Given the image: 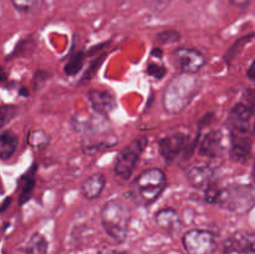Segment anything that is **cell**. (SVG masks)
Instances as JSON below:
<instances>
[{
  "label": "cell",
  "instance_id": "22",
  "mask_svg": "<svg viewBox=\"0 0 255 254\" xmlns=\"http://www.w3.org/2000/svg\"><path fill=\"white\" fill-rule=\"evenodd\" d=\"M27 143L34 148H44L50 143V138L42 129H32L27 134Z\"/></svg>",
  "mask_w": 255,
  "mask_h": 254
},
{
  "label": "cell",
  "instance_id": "21",
  "mask_svg": "<svg viewBox=\"0 0 255 254\" xmlns=\"http://www.w3.org/2000/svg\"><path fill=\"white\" fill-rule=\"evenodd\" d=\"M49 243L42 234L34 233L29 239L26 247V254H47Z\"/></svg>",
  "mask_w": 255,
  "mask_h": 254
},
{
  "label": "cell",
  "instance_id": "12",
  "mask_svg": "<svg viewBox=\"0 0 255 254\" xmlns=\"http://www.w3.org/2000/svg\"><path fill=\"white\" fill-rule=\"evenodd\" d=\"M199 153L208 158H218L224 152L223 133L218 129H212L202 137L199 142Z\"/></svg>",
  "mask_w": 255,
  "mask_h": 254
},
{
  "label": "cell",
  "instance_id": "34",
  "mask_svg": "<svg viewBox=\"0 0 255 254\" xmlns=\"http://www.w3.org/2000/svg\"><path fill=\"white\" fill-rule=\"evenodd\" d=\"M252 181H253L254 188H255V162H254V166H253V172H252Z\"/></svg>",
  "mask_w": 255,
  "mask_h": 254
},
{
  "label": "cell",
  "instance_id": "17",
  "mask_svg": "<svg viewBox=\"0 0 255 254\" xmlns=\"http://www.w3.org/2000/svg\"><path fill=\"white\" fill-rule=\"evenodd\" d=\"M105 184H106V178H105L104 174L94 173L85 179L84 183L81 184L80 192H81L84 198L89 199V201H94V199H97L101 196Z\"/></svg>",
  "mask_w": 255,
  "mask_h": 254
},
{
  "label": "cell",
  "instance_id": "14",
  "mask_svg": "<svg viewBox=\"0 0 255 254\" xmlns=\"http://www.w3.org/2000/svg\"><path fill=\"white\" fill-rule=\"evenodd\" d=\"M117 143H119V138L116 136H107V134H105L104 137H100V139L96 136H86L82 139L81 147L82 152L85 154L92 156V154L105 151V149L111 148V147L116 146Z\"/></svg>",
  "mask_w": 255,
  "mask_h": 254
},
{
  "label": "cell",
  "instance_id": "28",
  "mask_svg": "<svg viewBox=\"0 0 255 254\" xmlns=\"http://www.w3.org/2000/svg\"><path fill=\"white\" fill-rule=\"evenodd\" d=\"M15 111H16V109H15V106H9V105H4V106L1 107V125L2 126H5L6 125V122L9 121L10 119H11L12 116H14Z\"/></svg>",
  "mask_w": 255,
  "mask_h": 254
},
{
  "label": "cell",
  "instance_id": "11",
  "mask_svg": "<svg viewBox=\"0 0 255 254\" xmlns=\"http://www.w3.org/2000/svg\"><path fill=\"white\" fill-rule=\"evenodd\" d=\"M177 67L186 74H197L206 65V57L193 47H179L173 52Z\"/></svg>",
  "mask_w": 255,
  "mask_h": 254
},
{
  "label": "cell",
  "instance_id": "3",
  "mask_svg": "<svg viewBox=\"0 0 255 254\" xmlns=\"http://www.w3.org/2000/svg\"><path fill=\"white\" fill-rule=\"evenodd\" d=\"M167 186L166 174L157 167L142 172L132 186L131 197L134 203L148 206L156 202Z\"/></svg>",
  "mask_w": 255,
  "mask_h": 254
},
{
  "label": "cell",
  "instance_id": "32",
  "mask_svg": "<svg viewBox=\"0 0 255 254\" xmlns=\"http://www.w3.org/2000/svg\"><path fill=\"white\" fill-rule=\"evenodd\" d=\"M152 56L156 57V59H162L163 57V51H162V49H159V47H154L153 50H152Z\"/></svg>",
  "mask_w": 255,
  "mask_h": 254
},
{
  "label": "cell",
  "instance_id": "35",
  "mask_svg": "<svg viewBox=\"0 0 255 254\" xmlns=\"http://www.w3.org/2000/svg\"><path fill=\"white\" fill-rule=\"evenodd\" d=\"M20 94H22V95H24V96H27V94H29V92H27L25 89H22L21 91H20Z\"/></svg>",
  "mask_w": 255,
  "mask_h": 254
},
{
  "label": "cell",
  "instance_id": "15",
  "mask_svg": "<svg viewBox=\"0 0 255 254\" xmlns=\"http://www.w3.org/2000/svg\"><path fill=\"white\" fill-rule=\"evenodd\" d=\"M187 179L194 188H204L213 183L214 169L209 166H193L187 169Z\"/></svg>",
  "mask_w": 255,
  "mask_h": 254
},
{
  "label": "cell",
  "instance_id": "9",
  "mask_svg": "<svg viewBox=\"0 0 255 254\" xmlns=\"http://www.w3.org/2000/svg\"><path fill=\"white\" fill-rule=\"evenodd\" d=\"M255 114V90L248 89L243 97L232 107L229 112V126H251V120Z\"/></svg>",
  "mask_w": 255,
  "mask_h": 254
},
{
  "label": "cell",
  "instance_id": "1",
  "mask_svg": "<svg viewBox=\"0 0 255 254\" xmlns=\"http://www.w3.org/2000/svg\"><path fill=\"white\" fill-rule=\"evenodd\" d=\"M201 90V82L193 74L181 72L167 85L163 92V107L166 112L176 115L186 110Z\"/></svg>",
  "mask_w": 255,
  "mask_h": 254
},
{
  "label": "cell",
  "instance_id": "26",
  "mask_svg": "<svg viewBox=\"0 0 255 254\" xmlns=\"http://www.w3.org/2000/svg\"><path fill=\"white\" fill-rule=\"evenodd\" d=\"M157 40L162 44H174L181 40V34L176 30H164L157 35Z\"/></svg>",
  "mask_w": 255,
  "mask_h": 254
},
{
  "label": "cell",
  "instance_id": "10",
  "mask_svg": "<svg viewBox=\"0 0 255 254\" xmlns=\"http://www.w3.org/2000/svg\"><path fill=\"white\" fill-rule=\"evenodd\" d=\"M72 128L79 133L85 136H97L109 132L110 125L107 117L97 114L95 116H84V115H75L71 120Z\"/></svg>",
  "mask_w": 255,
  "mask_h": 254
},
{
  "label": "cell",
  "instance_id": "33",
  "mask_svg": "<svg viewBox=\"0 0 255 254\" xmlns=\"http://www.w3.org/2000/svg\"><path fill=\"white\" fill-rule=\"evenodd\" d=\"M9 202H11V199H10V198L5 199V202H4V203H2V212H4L5 209L7 208V203H9Z\"/></svg>",
  "mask_w": 255,
  "mask_h": 254
},
{
  "label": "cell",
  "instance_id": "24",
  "mask_svg": "<svg viewBox=\"0 0 255 254\" xmlns=\"http://www.w3.org/2000/svg\"><path fill=\"white\" fill-rule=\"evenodd\" d=\"M255 36V32H253V34H249V35H246V36L241 37V39L237 40L236 42H234L233 45H232L231 47H229V50L227 51V54L224 55V59H226V62L227 64H231L232 60L234 59V57L238 55V52L241 51L242 49H243L244 45L247 44V42L251 41L252 39Z\"/></svg>",
  "mask_w": 255,
  "mask_h": 254
},
{
  "label": "cell",
  "instance_id": "18",
  "mask_svg": "<svg viewBox=\"0 0 255 254\" xmlns=\"http://www.w3.org/2000/svg\"><path fill=\"white\" fill-rule=\"evenodd\" d=\"M252 237H253V234L244 233V232L234 233L224 243L223 253L222 254H244L249 243H251Z\"/></svg>",
  "mask_w": 255,
  "mask_h": 254
},
{
  "label": "cell",
  "instance_id": "2",
  "mask_svg": "<svg viewBox=\"0 0 255 254\" xmlns=\"http://www.w3.org/2000/svg\"><path fill=\"white\" fill-rule=\"evenodd\" d=\"M100 219L107 236L119 243L126 241L131 222V209L126 202L119 198L106 202L100 212Z\"/></svg>",
  "mask_w": 255,
  "mask_h": 254
},
{
  "label": "cell",
  "instance_id": "19",
  "mask_svg": "<svg viewBox=\"0 0 255 254\" xmlns=\"http://www.w3.org/2000/svg\"><path fill=\"white\" fill-rule=\"evenodd\" d=\"M36 164H32L31 168L22 174L19 181V204L26 203L31 198L32 191L35 187V173H36Z\"/></svg>",
  "mask_w": 255,
  "mask_h": 254
},
{
  "label": "cell",
  "instance_id": "27",
  "mask_svg": "<svg viewBox=\"0 0 255 254\" xmlns=\"http://www.w3.org/2000/svg\"><path fill=\"white\" fill-rule=\"evenodd\" d=\"M147 72L156 80H162L166 76L167 69L163 65L156 64V62H149V64L147 65Z\"/></svg>",
  "mask_w": 255,
  "mask_h": 254
},
{
  "label": "cell",
  "instance_id": "4",
  "mask_svg": "<svg viewBox=\"0 0 255 254\" xmlns=\"http://www.w3.org/2000/svg\"><path fill=\"white\" fill-rule=\"evenodd\" d=\"M254 192L248 186H229L219 191L216 204L233 212L248 211L254 203Z\"/></svg>",
  "mask_w": 255,
  "mask_h": 254
},
{
  "label": "cell",
  "instance_id": "29",
  "mask_svg": "<svg viewBox=\"0 0 255 254\" xmlns=\"http://www.w3.org/2000/svg\"><path fill=\"white\" fill-rule=\"evenodd\" d=\"M105 56H106V55H102V56H100L99 59H97V60H95V61L92 62L91 67H90V69H89V71H87L86 74L84 75V79H82V81H81V82H84L85 80H89V79H91V76H92V75L95 74V71H96V70H97V67H99L100 65H101V62L104 61V60H105Z\"/></svg>",
  "mask_w": 255,
  "mask_h": 254
},
{
  "label": "cell",
  "instance_id": "7",
  "mask_svg": "<svg viewBox=\"0 0 255 254\" xmlns=\"http://www.w3.org/2000/svg\"><path fill=\"white\" fill-rule=\"evenodd\" d=\"M196 144H191V137L186 133H173L169 136L162 137L158 141V149L161 156L167 163H172L179 158L181 154L188 156L189 149H193Z\"/></svg>",
  "mask_w": 255,
  "mask_h": 254
},
{
  "label": "cell",
  "instance_id": "5",
  "mask_svg": "<svg viewBox=\"0 0 255 254\" xmlns=\"http://www.w3.org/2000/svg\"><path fill=\"white\" fill-rule=\"evenodd\" d=\"M147 143H148L147 137L142 136L134 139L132 143H129L128 146H126L120 152L116 163H115V173L117 177L122 179H129L139 158H141L142 152L146 148Z\"/></svg>",
  "mask_w": 255,
  "mask_h": 254
},
{
  "label": "cell",
  "instance_id": "31",
  "mask_svg": "<svg viewBox=\"0 0 255 254\" xmlns=\"http://www.w3.org/2000/svg\"><path fill=\"white\" fill-rule=\"evenodd\" d=\"M244 254H255V234H253V237H252L251 243H249L248 248H247Z\"/></svg>",
  "mask_w": 255,
  "mask_h": 254
},
{
  "label": "cell",
  "instance_id": "23",
  "mask_svg": "<svg viewBox=\"0 0 255 254\" xmlns=\"http://www.w3.org/2000/svg\"><path fill=\"white\" fill-rule=\"evenodd\" d=\"M84 59L85 57L82 51L70 55L69 61L65 65V74H66L67 76H75V75L81 70L82 64H84Z\"/></svg>",
  "mask_w": 255,
  "mask_h": 254
},
{
  "label": "cell",
  "instance_id": "13",
  "mask_svg": "<svg viewBox=\"0 0 255 254\" xmlns=\"http://www.w3.org/2000/svg\"><path fill=\"white\" fill-rule=\"evenodd\" d=\"M89 100L94 111L105 117H109V115L116 109L115 95L107 90H90Z\"/></svg>",
  "mask_w": 255,
  "mask_h": 254
},
{
  "label": "cell",
  "instance_id": "6",
  "mask_svg": "<svg viewBox=\"0 0 255 254\" xmlns=\"http://www.w3.org/2000/svg\"><path fill=\"white\" fill-rule=\"evenodd\" d=\"M187 254H214L217 251V237L206 229H191L182 237Z\"/></svg>",
  "mask_w": 255,
  "mask_h": 254
},
{
  "label": "cell",
  "instance_id": "16",
  "mask_svg": "<svg viewBox=\"0 0 255 254\" xmlns=\"http://www.w3.org/2000/svg\"><path fill=\"white\" fill-rule=\"evenodd\" d=\"M154 222L157 226L168 233H176L181 228V219L176 209L171 207H164L154 214Z\"/></svg>",
  "mask_w": 255,
  "mask_h": 254
},
{
  "label": "cell",
  "instance_id": "20",
  "mask_svg": "<svg viewBox=\"0 0 255 254\" xmlns=\"http://www.w3.org/2000/svg\"><path fill=\"white\" fill-rule=\"evenodd\" d=\"M19 144V138L12 131H2L0 134V157L2 161H6L15 153Z\"/></svg>",
  "mask_w": 255,
  "mask_h": 254
},
{
  "label": "cell",
  "instance_id": "8",
  "mask_svg": "<svg viewBox=\"0 0 255 254\" xmlns=\"http://www.w3.org/2000/svg\"><path fill=\"white\" fill-rule=\"evenodd\" d=\"M253 149V137L251 126L231 127V154L234 161L246 163L251 158Z\"/></svg>",
  "mask_w": 255,
  "mask_h": 254
},
{
  "label": "cell",
  "instance_id": "30",
  "mask_svg": "<svg viewBox=\"0 0 255 254\" xmlns=\"http://www.w3.org/2000/svg\"><path fill=\"white\" fill-rule=\"evenodd\" d=\"M247 77H248L251 81L255 82V60L249 65L248 70H247Z\"/></svg>",
  "mask_w": 255,
  "mask_h": 254
},
{
  "label": "cell",
  "instance_id": "25",
  "mask_svg": "<svg viewBox=\"0 0 255 254\" xmlns=\"http://www.w3.org/2000/svg\"><path fill=\"white\" fill-rule=\"evenodd\" d=\"M11 2L17 11L29 14L35 11L41 5L42 0H11Z\"/></svg>",
  "mask_w": 255,
  "mask_h": 254
}]
</instances>
